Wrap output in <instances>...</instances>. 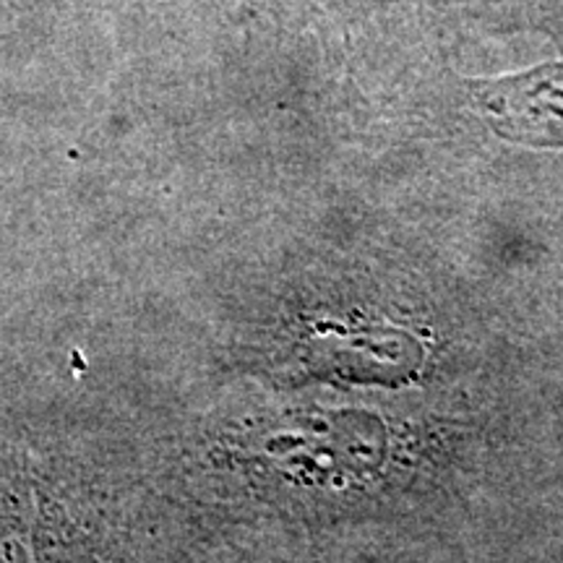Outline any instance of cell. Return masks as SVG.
Instances as JSON below:
<instances>
[{
  "mask_svg": "<svg viewBox=\"0 0 563 563\" xmlns=\"http://www.w3.org/2000/svg\"><path fill=\"white\" fill-rule=\"evenodd\" d=\"M473 95L501 139L527 146H563V63L475 81Z\"/></svg>",
  "mask_w": 563,
  "mask_h": 563,
  "instance_id": "obj_1",
  "label": "cell"
}]
</instances>
